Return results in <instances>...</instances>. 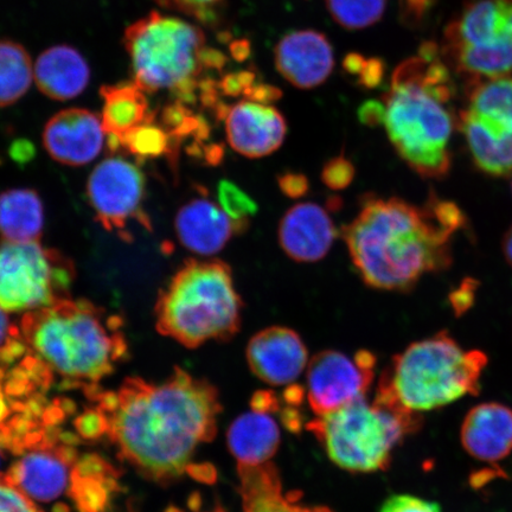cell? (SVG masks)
Listing matches in <instances>:
<instances>
[{
	"label": "cell",
	"instance_id": "e0dca14e",
	"mask_svg": "<svg viewBox=\"0 0 512 512\" xmlns=\"http://www.w3.org/2000/svg\"><path fill=\"white\" fill-rule=\"evenodd\" d=\"M104 133L98 115L82 108H70L48 121L43 143L56 162L81 166L99 156L104 147Z\"/></svg>",
	"mask_w": 512,
	"mask_h": 512
},
{
	"label": "cell",
	"instance_id": "1f68e13d",
	"mask_svg": "<svg viewBox=\"0 0 512 512\" xmlns=\"http://www.w3.org/2000/svg\"><path fill=\"white\" fill-rule=\"evenodd\" d=\"M0 512H42L34 499L6 475H0Z\"/></svg>",
	"mask_w": 512,
	"mask_h": 512
},
{
	"label": "cell",
	"instance_id": "52a82bcc",
	"mask_svg": "<svg viewBox=\"0 0 512 512\" xmlns=\"http://www.w3.org/2000/svg\"><path fill=\"white\" fill-rule=\"evenodd\" d=\"M125 44L134 82L145 92L168 91L181 104L195 101L206 81L201 76L224 62L195 25L157 12L128 28Z\"/></svg>",
	"mask_w": 512,
	"mask_h": 512
},
{
	"label": "cell",
	"instance_id": "4316f807",
	"mask_svg": "<svg viewBox=\"0 0 512 512\" xmlns=\"http://www.w3.org/2000/svg\"><path fill=\"white\" fill-rule=\"evenodd\" d=\"M34 81V64L22 46L0 40V107L15 104Z\"/></svg>",
	"mask_w": 512,
	"mask_h": 512
},
{
	"label": "cell",
	"instance_id": "30bf717a",
	"mask_svg": "<svg viewBox=\"0 0 512 512\" xmlns=\"http://www.w3.org/2000/svg\"><path fill=\"white\" fill-rule=\"evenodd\" d=\"M73 261L40 242H0V307L30 312L70 298Z\"/></svg>",
	"mask_w": 512,
	"mask_h": 512
},
{
	"label": "cell",
	"instance_id": "484cf974",
	"mask_svg": "<svg viewBox=\"0 0 512 512\" xmlns=\"http://www.w3.org/2000/svg\"><path fill=\"white\" fill-rule=\"evenodd\" d=\"M144 92L136 82L102 88L104 108L101 121L110 138L123 137L134 128L156 118V114L149 110Z\"/></svg>",
	"mask_w": 512,
	"mask_h": 512
},
{
	"label": "cell",
	"instance_id": "7402d4cb",
	"mask_svg": "<svg viewBox=\"0 0 512 512\" xmlns=\"http://www.w3.org/2000/svg\"><path fill=\"white\" fill-rule=\"evenodd\" d=\"M243 512H334L323 505L300 503L302 495L285 492L277 466L238 465Z\"/></svg>",
	"mask_w": 512,
	"mask_h": 512
},
{
	"label": "cell",
	"instance_id": "5bb4252c",
	"mask_svg": "<svg viewBox=\"0 0 512 512\" xmlns=\"http://www.w3.org/2000/svg\"><path fill=\"white\" fill-rule=\"evenodd\" d=\"M76 459L74 445L54 430L19 453L5 475L34 501L53 502L72 490Z\"/></svg>",
	"mask_w": 512,
	"mask_h": 512
},
{
	"label": "cell",
	"instance_id": "cb8c5ba5",
	"mask_svg": "<svg viewBox=\"0 0 512 512\" xmlns=\"http://www.w3.org/2000/svg\"><path fill=\"white\" fill-rule=\"evenodd\" d=\"M91 70L78 50L59 46L44 51L34 64V80L48 98H76L88 86Z\"/></svg>",
	"mask_w": 512,
	"mask_h": 512
},
{
	"label": "cell",
	"instance_id": "ffe728a7",
	"mask_svg": "<svg viewBox=\"0 0 512 512\" xmlns=\"http://www.w3.org/2000/svg\"><path fill=\"white\" fill-rule=\"evenodd\" d=\"M465 451L485 463H497L512 451V409L489 402L473 407L460 431Z\"/></svg>",
	"mask_w": 512,
	"mask_h": 512
},
{
	"label": "cell",
	"instance_id": "9a60e30c",
	"mask_svg": "<svg viewBox=\"0 0 512 512\" xmlns=\"http://www.w3.org/2000/svg\"><path fill=\"white\" fill-rule=\"evenodd\" d=\"M223 117L228 143L242 156H270L284 143L286 120L271 104L246 98L224 107Z\"/></svg>",
	"mask_w": 512,
	"mask_h": 512
},
{
	"label": "cell",
	"instance_id": "4fadbf2b",
	"mask_svg": "<svg viewBox=\"0 0 512 512\" xmlns=\"http://www.w3.org/2000/svg\"><path fill=\"white\" fill-rule=\"evenodd\" d=\"M145 178L136 165L113 157L100 163L88 178L87 197L96 219L110 232L128 239L127 224L138 221L150 229L143 210Z\"/></svg>",
	"mask_w": 512,
	"mask_h": 512
},
{
	"label": "cell",
	"instance_id": "7c38bea8",
	"mask_svg": "<svg viewBox=\"0 0 512 512\" xmlns=\"http://www.w3.org/2000/svg\"><path fill=\"white\" fill-rule=\"evenodd\" d=\"M375 369L376 357L368 350L352 356L336 350L318 352L306 369L305 396L312 412L322 416L366 399Z\"/></svg>",
	"mask_w": 512,
	"mask_h": 512
},
{
	"label": "cell",
	"instance_id": "d590c367",
	"mask_svg": "<svg viewBox=\"0 0 512 512\" xmlns=\"http://www.w3.org/2000/svg\"><path fill=\"white\" fill-rule=\"evenodd\" d=\"M279 187L287 197L298 200L307 194L309 181L304 175L285 174L279 178Z\"/></svg>",
	"mask_w": 512,
	"mask_h": 512
},
{
	"label": "cell",
	"instance_id": "d6986e66",
	"mask_svg": "<svg viewBox=\"0 0 512 512\" xmlns=\"http://www.w3.org/2000/svg\"><path fill=\"white\" fill-rule=\"evenodd\" d=\"M279 243L288 258L316 262L325 258L336 239L334 222L316 203H298L287 211L279 226Z\"/></svg>",
	"mask_w": 512,
	"mask_h": 512
},
{
	"label": "cell",
	"instance_id": "f546056e",
	"mask_svg": "<svg viewBox=\"0 0 512 512\" xmlns=\"http://www.w3.org/2000/svg\"><path fill=\"white\" fill-rule=\"evenodd\" d=\"M28 354L21 326L11 322L8 312L0 307V373L15 367Z\"/></svg>",
	"mask_w": 512,
	"mask_h": 512
},
{
	"label": "cell",
	"instance_id": "3957f363",
	"mask_svg": "<svg viewBox=\"0 0 512 512\" xmlns=\"http://www.w3.org/2000/svg\"><path fill=\"white\" fill-rule=\"evenodd\" d=\"M454 95L450 67L439 48L426 43L396 68L382 96V124L389 140L421 177L443 179L450 174L452 137L458 130Z\"/></svg>",
	"mask_w": 512,
	"mask_h": 512
},
{
	"label": "cell",
	"instance_id": "8d00e7d4",
	"mask_svg": "<svg viewBox=\"0 0 512 512\" xmlns=\"http://www.w3.org/2000/svg\"><path fill=\"white\" fill-rule=\"evenodd\" d=\"M360 119L362 123L368 125L382 124L383 107L381 101L371 100L364 104L360 110Z\"/></svg>",
	"mask_w": 512,
	"mask_h": 512
},
{
	"label": "cell",
	"instance_id": "ab89813d",
	"mask_svg": "<svg viewBox=\"0 0 512 512\" xmlns=\"http://www.w3.org/2000/svg\"><path fill=\"white\" fill-rule=\"evenodd\" d=\"M203 512H226V510H224L221 505H215V507L211 510H208V511H203Z\"/></svg>",
	"mask_w": 512,
	"mask_h": 512
},
{
	"label": "cell",
	"instance_id": "44dd1931",
	"mask_svg": "<svg viewBox=\"0 0 512 512\" xmlns=\"http://www.w3.org/2000/svg\"><path fill=\"white\" fill-rule=\"evenodd\" d=\"M175 226L182 245L203 256L221 252L238 232L226 211L207 198H195L185 204L178 211Z\"/></svg>",
	"mask_w": 512,
	"mask_h": 512
},
{
	"label": "cell",
	"instance_id": "6da1fadb",
	"mask_svg": "<svg viewBox=\"0 0 512 512\" xmlns=\"http://www.w3.org/2000/svg\"><path fill=\"white\" fill-rule=\"evenodd\" d=\"M96 400L104 434L126 462L158 482L190 473L222 412L219 390L183 369L160 382L131 377Z\"/></svg>",
	"mask_w": 512,
	"mask_h": 512
},
{
	"label": "cell",
	"instance_id": "f35d334b",
	"mask_svg": "<svg viewBox=\"0 0 512 512\" xmlns=\"http://www.w3.org/2000/svg\"><path fill=\"white\" fill-rule=\"evenodd\" d=\"M503 254L505 260H507L508 264L512 268V226L509 228L508 232L505 233L503 239Z\"/></svg>",
	"mask_w": 512,
	"mask_h": 512
},
{
	"label": "cell",
	"instance_id": "8fae6325",
	"mask_svg": "<svg viewBox=\"0 0 512 512\" xmlns=\"http://www.w3.org/2000/svg\"><path fill=\"white\" fill-rule=\"evenodd\" d=\"M465 105L458 114L473 164L491 177L512 175V78L467 83Z\"/></svg>",
	"mask_w": 512,
	"mask_h": 512
},
{
	"label": "cell",
	"instance_id": "83f0119b",
	"mask_svg": "<svg viewBox=\"0 0 512 512\" xmlns=\"http://www.w3.org/2000/svg\"><path fill=\"white\" fill-rule=\"evenodd\" d=\"M153 118L120 138L108 139L112 151L124 149L140 159L157 158L171 153V136Z\"/></svg>",
	"mask_w": 512,
	"mask_h": 512
},
{
	"label": "cell",
	"instance_id": "5b68a950",
	"mask_svg": "<svg viewBox=\"0 0 512 512\" xmlns=\"http://www.w3.org/2000/svg\"><path fill=\"white\" fill-rule=\"evenodd\" d=\"M488 362L485 352L464 350L441 331L393 357L383 370L375 398L411 413L434 411L466 395H478Z\"/></svg>",
	"mask_w": 512,
	"mask_h": 512
},
{
	"label": "cell",
	"instance_id": "74e56055",
	"mask_svg": "<svg viewBox=\"0 0 512 512\" xmlns=\"http://www.w3.org/2000/svg\"><path fill=\"white\" fill-rule=\"evenodd\" d=\"M434 2L435 0H406L407 14L412 19H421Z\"/></svg>",
	"mask_w": 512,
	"mask_h": 512
},
{
	"label": "cell",
	"instance_id": "60d3db41",
	"mask_svg": "<svg viewBox=\"0 0 512 512\" xmlns=\"http://www.w3.org/2000/svg\"><path fill=\"white\" fill-rule=\"evenodd\" d=\"M0 450H2V447H0ZM0 459H2V456H0Z\"/></svg>",
	"mask_w": 512,
	"mask_h": 512
},
{
	"label": "cell",
	"instance_id": "d4e9b609",
	"mask_svg": "<svg viewBox=\"0 0 512 512\" xmlns=\"http://www.w3.org/2000/svg\"><path fill=\"white\" fill-rule=\"evenodd\" d=\"M43 227V203L36 191L14 189L0 194L2 241L14 243L40 241Z\"/></svg>",
	"mask_w": 512,
	"mask_h": 512
},
{
	"label": "cell",
	"instance_id": "7a4b0ae2",
	"mask_svg": "<svg viewBox=\"0 0 512 512\" xmlns=\"http://www.w3.org/2000/svg\"><path fill=\"white\" fill-rule=\"evenodd\" d=\"M466 223L456 203L433 194L420 207L369 195L343 238L364 283L407 292L425 275L452 265V242Z\"/></svg>",
	"mask_w": 512,
	"mask_h": 512
},
{
	"label": "cell",
	"instance_id": "277c9868",
	"mask_svg": "<svg viewBox=\"0 0 512 512\" xmlns=\"http://www.w3.org/2000/svg\"><path fill=\"white\" fill-rule=\"evenodd\" d=\"M19 326L32 354L74 383H98L128 352L123 319L85 299L27 312Z\"/></svg>",
	"mask_w": 512,
	"mask_h": 512
},
{
	"label": "cell",
	"instance_id": "836d02e7",
	"mask_svg": "<svg viewBox=\"0 0 512 512\" xmlns=\"http://www.w3.org/2000/svg\"><path fill=\"white\" fill-rule=\"evenodd\" d=\"M380 512H443L438 503L413 495H393L381 505Z\"/></svg>",
	"mask_w": 512,
	"mask_h": 512
},
{
	"label": "cell",
	"instance_id": "ac0fdd59",
	"mask_svg": "<svg viewBox=\"0 0 512 512\" xmlns=\"http://www.w3.org/2000/svg\"><path fill=\"white\" fill-rule=\"evenodd\" d=\"M274 57L281 76L302 89L322 85L335 66L334 49L328 38L315 30L293 31L281 38Z\"/></svg>",
	"mask_w": 512,
	"mask_h": 512
},
{
	"label": "cell",
	"instance_id": "ba28073f",
	"mask_svg": "<svg viewBox=\"0 0 512 512\" xmlns=\"http://www.w3.org/2000/svg\"><path fill=\"white\" fill-rule=\"evenodd\" d=\"M421 426L420 414L375 398L317 416L306 428L342 470L374 473L387 470L395 448Z\"/></svg>",
	"mask_w": 512,
	"mask_h": 512
},
{
	"label": "cell",
	"instance_id": "9c48e42d",
	"mask_svg": "<svg viewBox=\"0 0 512 512\" xmlns=\"http://www.w3.org/2000/svg\"><path fill=\"white\" fill-rule=\"evenodd\" d=\"M441 56L467 83L512 78V0H471L447 25Z\"/></svg>",
	"mask_w": 512,
	"mask_h": 512
},
{
	"label": "cell",
	"instance_id": "2e32d148",
	"mask_svg": "<svg viewBox=\"0 0 512 512\" xmlns=\"http://www.w3.org/2000/svg\"><path fill=\"white\" fill-rule=\"evenodd\" d=\"M247 362L259 380L271 386H290L309 366V352L296 331L271 326L251 338Z\"/></svg>",
	"mask_w": 512,
	"mask_h": 512
},
{
	"label": "cell",
	"instance_id": "603a6c76",
	"mask_svg": "<svg viewBox=\"0 0 512 512\" xmlns=\"http://www.w3.org/2000/svg\"><path fill=\"white\" fill-rule=\"evenodd\" d=\"M251 411L236 418L227 433L228 448L238 465L270 463L277 454L281 434L271 409L251 406Z\"/></svg>",
	"mask_w": 512,
	"mask_h": 512
},
{
	"label": "cell",
	"instance_id": "b9f144b4",
	"mask_svg": "<svg viewBox=\"0 0 512 512\" xmlns=\"http://www.w3.org/2000/svg\"><path fill=\"white\" fill-rule=\"evenodd\" d=\"M511 189H512V183H511Z\"/></svg>",
	"mask_w": 512,
	"mask_h": 512
},
{
	"label": "cell",
	"instance_id": "8992f818",
	"mask_svg": "<svg viewBox=\"0 0 512 512\" xmlns=\"http://www.w3.org/2000/svg\"><path fill=\"white\" fill-rule=\"evenodd\" d=\"M242 300L221 260H187L160 292L157 330L185 348L232 339L241 328Z\"/></svg>",
	"mask_w": 512,
	"mask_h": 512
},
{
	"label": "cell",
	"instance_id": "f1b7e54d",
	"mask_svg": "<svg viewBox=\"0 0 512 512\" xmlns=\"http://www.w3.org/2000/svg\"><path fill=\"white\" fill-rule=\"evenodd\" d=\"M387 0H326V8L341 27L360 30L379 22Z\"/></svg>",
	"mask_w": 512,
	"mask_h": 512
},
{
	"label": "cell",
	"instance_id": "4dcf8cb0",
	"mask_svg": "<svg viewBox=\"0 0 512 512\" xmlns=\"http://www.w3.org/2000/svg\"><path fill=\"white\" fill-rule=\"evenodd\" d=\"M219 201L221 208L235 223L236 229L247 226V221L256 213L258 207L245 191L229 181L219 185Z\"/></svg>",
	"mask_w": 512,
	"mask_h": 512
},
{
	"label": "cell",
	"instance_id": "e575fe53",
	"mask_svg": "<svg viewBox=\"0 0 512 512\" xmlns=\"http://www.w3.org/2000/svg\"><path fill=\"white\" fill-rule=\"evenodd\" d=\"M158 2L191 16L208 18L222 0H158Z\"/></svg>",
	"mask_w": 512,
	"mask_h": 512
},
{
	"label": "cell",
	"instance_id": "d6a6232c",
	"mask_svg": "<svg viewBox=\"0 0 512 512\" xmlns=\"http://www.w3.org/2000/svg\"><path fill=\"white\" fill-rule=\"evenodd\" d=\"M354 176V165L344 156L331 159L329 163L325 164L322 172L324 184L332 190L348 188Z\"/></svg>",
	"mask_w": 512,
	"mask_h": 512
}]
</instances>
